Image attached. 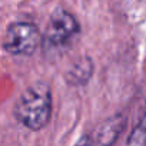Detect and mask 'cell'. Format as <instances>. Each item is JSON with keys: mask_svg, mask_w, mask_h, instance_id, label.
Wrapping results in <instances>:
<instances>
[{"mask_svg": "<svg viewBox=\"0 0 146 146\" xmlns=\"http://www.w3.org/2000/svg\"><path fill=\"white\" fill-rule=\"evenodd\" d=\"M40 43V33L33 23L17 22L13 23L3 39V46L6 52L15 56H29L32 54Z\"/></svg>", "mask_w": 146, "mask_h": 146, "instance_id": "cell-2", "label": "cell"}, {"mask_svg": "<svg viewBox=\"0 0 146 146\" xmlns=\"http://www.w3.org/2000/svg\"><path fill=\"white\" fill-rule=\"evenodd\" d=\"M126 119L123 115H115L105 120L98 130V142L100 146H112L125 127Z\"/></svg>", "mask_w": 146, "mask_h": 146, "instance_id": "cell-4", "label": "cell"}, {"mask_svg": "<svg viewBox=\"0 0 146 146\" xmlns=\"http://www.w3.org/2000/svg\"><path fill=\"white\" fill-rule=\"evenodd\" d=\"M93 73V62L89 57H82L79 60H76L66 73V82H69L70 85H85Z\"/></svg>", "mask_w": 146, "mask_h": 146, "instance_id": "cell-5", "label": "cell"}, {"mask_svg": "<svg viewBox=\"0 0 146 146\" xmlns=\"http://www.w3.org/2000/svg\"><path fill=\"white\" fill-rule=\"evenodd\" d=\"M145 143H146V125L145 122H142L132 132L129 137V146H145Z\"/></svg>", "mask_w": 146, "mask_h": 146, "instance_id": "cell-6", "label": "cell"}, {"mask_svg": "<svg viewBox=\"0 0 146 146\" xmlns=\"http://www.w3.org/2000/svg\"><path fill=\"white\" fill-rule=\"evenodd\" d=\"M52 115V93L49 85L37 82L29 86L16 105L17 119L32 130L43 129Z\"/></svg>", "mask_w": 146, "mask_h": 146, "instance_id": "cell-1", "label": "cell"}, {"mask_svg": "<svg viewBox=\"0 0 146 146\" xmlns=\"http://www.w3.org/2000/svg\"><path fill=\"white\" fill-rule=\"evenodd\" d=\"M79 30L80 27L78 20L69 12L63 9H56L52 13L46 29V42L54 47L67 46L78 36Z\"/></svg>", "mask_w": 146, "mask_h": 146, "instance_id": "cell-3", "label": "cell"}, {"mask_svg": "<svg viewBox=\"0 0 146 146\" xmlns=\"http://www.w3.org/2000/svg\"><path fill=\"white\" fill-rule=\"evenodd\" d=\"M75 146H93V140L90 136H83Z\"/></svg>", "mask_w": 146, "mask_h": 146, "instance_id": "cell-7", "label": "cell"}]
</instances>
